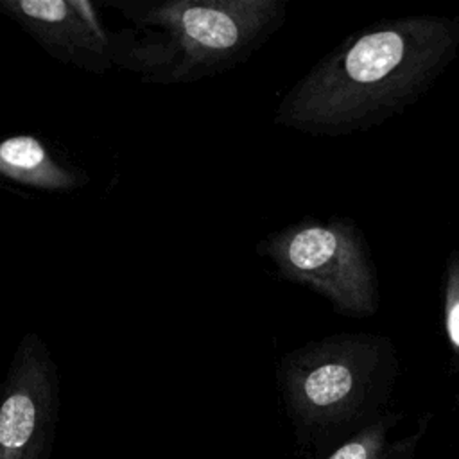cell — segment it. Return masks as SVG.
<instances>
[{
    "label": "cell",
    "mask_w": 459,
    "mask_h": 459,
    "mask_svg": "<svg viewBox=\"0 0 459 459\" xmlns=\"http://www.w3.org/2000/svg\"><path fill=\"white\" fill-rule=\"evenodd\" d=\"M448 333L452 342L459 348V301L450 308L448 314Z\"/></svg>",
    "instance_id": "cell-9"
},
{
    "label": "cell",
    "mask_w": 459,
    "mask_h": 459,
    "mask_svg": "<svg viewBox=\"0 0 459 459\" xmlns=\"http://www.w3.org/2000/svg\"><path fill=\"white\" fill-rule=\"evenodd\" d=\"M351 373L341 364L314 368L301 382L305 398L316 407H328L342 400L351 389Z\"/></svg>",
    "instance_id": "cell-7"
},
{
    "label": "cell",
    "mask_w": 459,
    "mask_h": 459,
    "mask_svg": "<svg viewBox=\"0 0 459 459\" xmlns=\"http://www.w3.org/2000/svg\"><path fill=\"white\" fill-rule=\"evenodd\" d=\"M59 411L56 364L36 333H27L0 389V459H48Z\"/></svg>",
    "instance_id": "cell-2"
},
{
    "label": "cell",
    "mask_w": 459,
    "mask_h": 459,
    "mask_svg": "<svg viewBox=\"0 0 459 459\" xmlns=\"http://www.w3.org/2000/svg\"><path fill=\"white\" fill-rule=\"evenodd\" d=\"M403 56V39L394 30L371 32L346 54L344 68L355 82H375L393 72Z\"/></svg>",
    "instance_id": "cell-5"
},
{
    "label": "cell",
    "mask_w": 459,
    "mask_h": 459,
    "mask_svg": "<svg viewBox=\"0 0 459 459\" xmlns=\"http://www.w3.org/2000/svg\"><path fill=\"white\" fill-rule=\"evenodd\" d=\"M330 459H368V448L362 443H348L330 455Z\"/></svg>",
    "instance_id": "cell-8"
},
{
    "label": "cell",
    "mask_w": 459,
    "mask_h": 459,
    "mask_svg": "<svg viewBox=\"0 0 459 459\" xmlns=\"http://www.w3.org/2000/svg\"><path fill=\"white\" fill-rule=\"evenodd\" d=\"M0 13L14 20L52 57L102 74L118 59L115 43L84 0H0Z\"/></svg>",
    "instance_id": "cell-3"
},
{
    "label": "cell",
    "mask_w": 459,
    "mask_h": 459,
    "mask_svg": "<svg viewBox=\"0 0 459 459\" xmlns=\"http://www.w3.org/2000/svg\"><path fill=\"white\" fill-rule=\"evenodd\" d=\"M276 258L296 273H310L326 265L337 251V237L325 228H305L274 244Z\"/></svg>",
    "instance_id": "cell-6"
},
{
    "label": "cell",
    "mask_w": 459,
    "mask_h": 459,
    "mask_svg": "<svg viewBox=\"0 0 459 459\" xmlns=\"http://www.w3.org/2000/svg\"><path fill=\"white\" fill-rule=\"evenodd\" d=\"M0 178L52 192L72 190L86 181L81 172L57 161L50 149L30 134L0 140Z\"/></svg>",
    "instance_id": "cell-4"
},
{
    "label": "cell",
    "mask_w": 459,
    "mask_h": 459,
    "mask_svg": "<svg viewBox=\"0 0 459 459\" xmlns=\"http://www.w3.org/2000/svg\"><path fill=\"white\" fill-rule=\"evenodd\" d=\"M120 9L138 23L165 32V45H145L133 57L145 81L165 84L230 68L274 14V4L264 0H165L122 4Z\"/></svg>",
    "instance_id": "cell-1"
}]
</instances>
